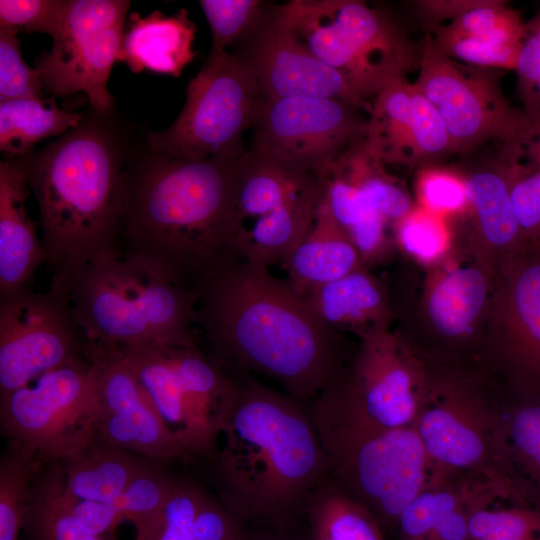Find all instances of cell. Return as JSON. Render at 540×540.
<instances>
[{
  "label": "cell",
  "instance_id": "1",
  "mask_svg": "<svg viewBox=\"0 0 540 540\" xmlns=\"http://www.w3.org/2000/svg\"><path fill=\"white\" fill-rule=\"evenodd\" d=\"M197 296V328L221 367L273 378L301 403L315 399L344 365L341 333L267 267L234 261Z\"/></svg>",
  "mask_w": 540,
  "mask_h": 540
},
{
  "label": "cell",
  "instance_id": "2",
  "mask_svg": "<svg viewBox=\"0 0 540 540\" xmlns=\"http://www.w3.org/2000/svg\"><path fill=\"white\" fill-rule=\"evenodd\" d=\"M153 156L127 173L119 248L197 295L214 273L240 260L234 219L240 157Z\"/></svg>",
  "mask_w": 540,
  "mask_h": 540
},
{
  "label": "cell",
  "instance_id": "3",
  "mask_svg": "<svg viewBox=\"0 0 540 540\" xmlns=\"http://www.w3.org/2000/svg\"><path fill=\"white\" fill-rule=\"evenodd\" d=\"M235 386L212 456L220 502L243 525L264 522L286 532L329 463L301 403L235 373Z\"/></svg>",
  "mask_w": 540,
  "mask_h": 540
},
{
  "label": "cell",
  "instance_id": "4",
  "mask_svg": "<svg viewBox=\"0 0 540 540\" xmlns=\"http://www.w3.org/2000/svg\"><path fill=\"white\" fill-rule=\"evenodd\" d=\"M22 158L39 207L51 285L119 247L127 172L108 133L79 125Z\"/></svg>",
  "mask_w": 540,
  "mask_h": 540
},
{
  "label": "cell",
  "instance_id": "5",
  "mask_svg": "<svg viewBox=\"0 0 540 540\" xmlns=\"http://www.w3.org/2000/svg\"><path fill=\"white\" fill-rule=\"evenodd\" d=\"M50 289L67 299L87 342L198 346L196 293L119 247L92 258Z\"/></svg>",
  "mask_w": 540,
  "mask_h": 540
},
{
  "label": "cell",
  "instance_id": "6",
  "mask_svg": "<svg viewBox=\"0 0 540 540\" xmlns=\"http://www.w3.org/2000/svg\"><path fill=\"white\" fill-rule=\"evenodd\" d=\"M273 12L368 103L418 68V44L389 14L363 1L291 0L274 5Z\"/></svg>",
  "mask_w": 540,
  "mask_h": 540
},
{
  "label": "cell",
  "instance_id": "7",
  "mask_svg": "<svg viewBox=\"0 0 540 540\" xmlns=\"http://www.w3.org/2000/svg\"><path fill=\"white\" fill-rule=\"evenodd\" d=\"M329 463L328 479L381 525L399 517L425 488L429 459L415 424L382 429L309 414Z\"/></svg>",
  "mask_w": 540,
  "mask_h": 540
},
{
  "label": "cell",
  "instance_id": "8",
  "mask_svg": "<svg viewBox=\"0 0 540 540\" xmlns=\"http://www.w3.org/2000/svg\"><path fill=\"white\" fill-rule=\"evenodd\" d=\"M265 101L242 54L209 56L189 81L180 114L165 130L148 134V148L178 158H239L243 134L254 127Z\"/></svg>",
  "mask_w": 540,
  "mask_h": 540
},
{
  "label": "cell",
  "instance_id": "9",
  "mask_svg": "<svg viewBox=\"0 0 540 540\" xmlns=\"http://www.w3.org/2000/svg\"><path fill=\"white\" fill-rule=\"evenodd\" d=\"M1 424L16 445L63 463L97 439L98 398L87 357H77L0 399Z\"/></svg>",
  "mask_w": 540,
  "mask_h": 540
},
{
  "label": "cell",
  "instance_id": "10",
  "mask_svg": "<svg viewBox=\"0 0 540 540\" xmlns=\"http://www.w3.org/2000/svg\"><path fill=\"white\" fill-rule=\"evenodd\" d=\"M360 337L353 360L310 402L308 412L382 429L414 425L425 394L404 345L387 328Z\"/></svg>",
  "mask_w": 540,
  "mask_h": 540
},
{
  "label": "cell",
  "instance_id": "11",
  "mask_svg": "<svg viewBox=\"0 0 540 540\" xmlns=\"http://www.w3.org/2000/svg\"><path fill=\"white\" fill-rule=\"evenodd\" d=\"M414 84L433 104L448 132L453 153H467L494 140L512 144L526 114L506 99L495 69L464 64L439 53L429 34L418 43Z\"/></svg>",
  "mask_w": 540,
  "mask_h": 540
},
{
  "label": "cell",
  "instance_id": "12",
  "mask_svg": "<svg viewBox=\"0 0 540 540\" xmlns=\"http://www.w3.org/2000/svg\"><path fill=\"white\" fill-rule=\"evenodd\" d=\"M362 112L331 98L266 100L252 128L251 149L292 172L323 178L346 149L365 137L368 116Z\"/></svg>",
  "mask_w": 540,
  "mask_h": 540
},
{
  "label": "cell",
  "instance_id": "13",
  "mask_svg": "<svg viewBox=\"0 0 540 540\" xmlns=\"http://www.w3.org/2000/svg\"><path fill=\"white\" fill-rule=\"evenodd\" d=\"M129 7L123 0H69L50 52L37 62L44 89L58 96L84 92L95 112L108 113L114 101L107 84Z\"/></svg>",
  "mask_w": 540,
  "mask_h": 540
},
{
  "label": "cell",
  "instance_id": "14",
  "mask_svg": "<svg viewBox=\"0 0 540 540\" xmlns=\"http://www.w3.org/2000/svg\"><path fill=\"white\" fill-rule=\"evenodd\" d=\"M67 299L31 287L0 296V399L84 352Z\"/></svg>",
  "mask_w": 540,
  "mask_h": 540
},
{
  "label": "cell",
  "instance_id": "15",
  "mask_svg": "<svg viewBox=\"0 0 540 540\" xmlns=\"http://www.w3.org/2000/svg\"><path fill=\"white\" fill-rule=\"evenodd\" d=\"M84 354L93 367L96 382L98 440L158 463L189 462L194 458L115 349L85 341Z\"/></svg>",
  "mask_w": 540,
  "mask_h": 540
},
{
  "label": "cell",
  "instance_id": "16",
  "mask_svg": "<svg viewBox=\"0 0 540 540\" xmlns=\"http://www.w3.org/2000/svg\"><path fill=\"white\" fill-rule=\"evenodd\" d=\"M364 144L384 165L408 168L433 166L454 154L439 113L408 79L373 99Z\"/></svg>",
  "mask_w": 540,
  "mask_h": 540
},
{
  "label": "cell",
  "instance_id": "17",
  "mask_svg": "<svg viewBox=\"0 0 540 540\" xmlns=\"http://www.w3.org/2000/svg\"><path fill=\"white\" fill-rule=\"evenodd\" d=\"M265 100L288 97L337 99L366 112L371 103L360 98L343 76L311 53L275 17L273 6L260 28L243 44Z\"/></svg>",
  "mask_w": 540,
  "mask_h": 540
},
{
  "label": "cell",
  "instance_id": "18",
  "mask_svg": "<svg viewBox=\"0 0 540 540\" xmlns=\"http://www.w3.org/2000/svg\"><path fill=\"white\" fill-rule=\"evenodd\" d=\"M415 427L430 463L472 469L486 463L495 449L506 455L504 423H494L486 408L460 392L424 397Z\"/></svg>",
  "mask_w": 540,
  "mask_h": 540
},
{
  "label": "cell",
  "instance_id": "19",
  "mask_svg": "<svg viewBox=\"0 0 540 540\" xmlns=\"http://www.w3.org/2000/svg\"><path fill=\"white\" fill-rule=\"evenodd\" d=\"M524 32L525 21L507 2L476 0L452 20L433 28L429 36L434 48L453 60L514 70Z\"/></svg>",
  "mask_w": 540,
  "mask_h": 540
},
{
  "label": "cell",
  "instance_id": "20",
  "mask_svg": "<svg viewBox=\"0 0 540 540\" xmlns=\"http://www.w3.org/2000/svg\"><path fill=\"white\" fill-rule=\"evenodd\" d=\"M497 293L505 351L540 388V247L526 246L504 259Z\"/></svg>",
  "mask_w": 540,
  "mask_h": 540
},
{
  "label": "cell",
  "instance_id": "21",
  "mask_svg": "<svg viewBox=\"0 0 540 540\" xmlns=\"http://www.w3.org/2000/svg\"><path fill=\"white\" fill-rule=\"evenodd\" d=\"M31 191L22 157L0 163V296L29 287L46 263L42 240L25 201Z\"/></svg>",
  "mask_w": 540,
  "mask_h": 540
},
{
  "label": "cell",
  "instance_id": "22",
  "mask_svg": "<svg viewBox=\"0 0 540 540\" xmlns=\"http://www.w3.org/2000/svg\"><path fill=\"white\" fill-rule=\"evenodd\" d=\"M196 25L186 9L172 16L155 10L146 17L133 12L123 35L118 61L134 73L144 70L179 77L195 57Z\"/></svg>",
  "mask_w": 540,
  "mask_h": 540
},
{
  "label": "cell",
  "instance_id": "23",
  "mask_svg": "<svg viewBox=\"0 0 540 540\" xmlns=\"http://www.w3.org/2000/svg\"><path fill=\"white\" fill-rule=\"evenodd\" d=\"M303 299L322 323L338 332L352 330L361 336L372 329L387 328V295L363 267L309 291Z\"/></svg>",
  "mask_w": 540,
  "mask_h": 540
},
{
  "label": "cell",
  "instance_id": "24",
  "mask_svg": "<svg viewBox=\"0 0 540 540\" xmlns=\"http://www.w3.org/2000/svg\"><path fill=\"white\" fill-rule=\"evenodd\" d=\"M284 265L286 282L301 297L363 267L356 248L330 215L322 197L312 227Z\"/></svg>",
  "mask_w": 540,
  "mask_h": 540
},
{
  "label": "cell",
  "instance_id": "25",
  "mask_svg": "<svg viewBox=\"0 0 540 540\" xmlns=\"http://www.w3.org/2000/svg\"><path fill=\"white\" fill-rule=\"evenodd\" d=\"M322 194L323 180L242 227L236 239L240 259L267 268L285 264L312 227Z\"/></svg>",
  "mask_w": 540,
  "mask_h": 540
},
{
  "label": "cell",
  "instance_id": "26",
  "mask_svg": "<svg viewBox=\"0 0 540 540\" xmlns=\"http://www.w3.org/2000/svg\"><path fill=\"white\" fill-rule=\"evenodd\" d=\"M468 207L485 244L504 254V259L524 249L525 244L512 206L507 163L498 155L493 164L464 176Z\"/></svg>",
  "mask_w": 540,
  "mask_h": 540
},
{
  "label": "cell",
  "instance_id": "27",
  "mask_svg": "<svg viewBox=\"0 0 540 540\" xmlns=\"http://www.w3.org/2000/svg\"><path fill=\"white\" fill-rule=\"evenodd\" d=\"M115 349L136 375L141 386L193 457L202 456L199 435L166 347L130 346Z\"/></svg>",
  "mask_w": 540,
  "mask_h": 540
},
{
  "label": "cell",
  "instance_id": "28",
  "mask_svg": "<svg viewBox=\"0 0 540 540\" xmlns=\"http://www.w3.org/2000/svg\"><path fill=\"white\" fill-rule=\"evenodd\" d=\"M151 462L96 439L61 463L64 493L77 500L113 502Z\"/></svg>",
  "mask_w": 540,
  "mask_h": 540
},
{
  "label": "cell",
  "instance_id": "29",
  "mask_svg": "<svg viewBox=\"0 0 540 540\" xmlns=\"http://www.w3.org/2000/svg\"><path fill=\"white\" fill-rule=\"evenodd\" d=\"M323 178L292 172L250 149L239 158L234 193L236 230L293 201Z\"/></svg>",
  "mask_w": 540,
  "mask_h": 540
},
{
  "label": "cell",
  "instance_id": "30",
  "mask_svg": "<svg viewBox=\"0 0 540 540\" xmlns=\"http://www.w3.org/2000/svg\"><path fill=\"white\" fill-rule=\"evenodd\" d=\"M488 291L487 276L478 267H458L443 274L427 298L433 328L445 338L463 337L479 321Z\"/></svg>",
  "mask_w": 540,
  "mask_h": 540
},
{
  "label": "cell",
  "instance_id": "31",
  "mask_svg": "<svg viewBox=\"0 0 540 540\" xmlns=\"http://www.w3.org/2000/svg\"><path fill=\"white\" fill-rule=\"evenodd\" d=\"M79 112L59 108L51 99L17 98L0 102V149L24 157L43 139L78 127Z\"/></svg>",
  "mask_w": 540,
  "mask_h": 540
},
{
  "label": "cell",
  "instance_id": "32",
  "mask_svg": "<svg viewBox=\"0 0 540 540\" xmlns=\"http://www.w3.org/2000/svg\"><path fill=\"white\" fill-rule=\"evenodd\" d=\"M303 511L309 540H384L375 517L328 478L310 495Z\"/></svg>",
  "mask_w": 540,
  "mask_h": 540
},
{
  "label": "cell",
  "instance_id": "33",
  "mask_svg": "<svg viewBox=\"0 0 540 540\" xmlns=\"http://www.w3.org/2000/svg\"><path fill=\"white\" fill-rule=\"evenodd\" d=\"M50 463L33 484L24 529L32 540H103L75 520L63 493L62 465Z\"/></svg>",
  "mask_w": 540,
  "mask_h": 540
},
{
  "label": "cell",
  "instance_id": "34",
  "mask_svg": "<svg viewBox=\"0 0 540 540\" xmlns=\"http://www.w3.org/2000/svg\"><path fill=\"white\" fill-rule=\"evenodd\" d=\"M37 457L17 445L3 457L0 465V540H18L24 528Z\"/></svg>",
  "mask_w": 540,
  "mask_h": 540
},
{
  "label": "cell",
  "instance_id": "35",
  "mask_svg": "<svg viewBox=\"0 0 540 540\" xmlns=\"http://www.w3.org/2000/svg\"><path fill=\"white\" fill-rule=\"evenodd\" d=\"M151 462L113 502H110L135 527L134 540H146L157 523L177 479Z\"/></svg>",
  "mask_w": 540,
  "mask_h": 540
},
{
  "label": "cell",
  "instance_id": "36",
  "mask_svg": "<svg viewBox=\"0 0 540 540\" xmlns=\"http://www.w3.org/2000/svg\"><path fill=\"white\" fill-rule=\"evenodd\" d=\"M199 4L211 30V57L228 51L233 44H244L271 9L260 0H201Z\"/></svg>",
  "mask_w": 540,
  "mask_h": 540
},
{
  "label": "cell",
  "instance_id": "37",
  "mask_svg": "<svg viewBox=\"0 0 540 540\" xmlns=\"http://www.w3.org/2000/svg\"><path fill=\"white\" fill-rule=\"evenodd\" d=\"M503 430L506 456L511 454L540 490V402L515 409Z\"/></svg>",
  "mask_w": 540,
  "mask_h": 540
},
{
  "label": "cell",
  "instance_id": "38",
  "mask_svg": "<svg viewBox=\"0 0 540 540\" xmlns=\"http://www.w3.org/2000/svg\"><path fill=\"white\" fill-rule=\"evenodd\" d=\"M503 160L508 166L510 197L522 238L527 246L540 247V168Z\"/></svg>",
  "mask_w": 540,
  "mask_h": 540
},
{
  "label": "cell",
  "instance_id": "39",
  "mask_svg": "<svg viewBox=\"0 0 540 540\" xmlns=\"http://www.w3.org/2000/svg\"><path fill=\"white\" fill-rule=\"evenodd\" d=\"M16 31L0 28V102L17 98H44L36 68L26 65Z\"/></svg>",
  "mask_w": 540,
  "mask_h": 540
},
{
  "label": "cell",
  "instance_id": "40",
  "mask_svg": "<svg viewBox=\"0 0 540 540\" xmlns=\"http://www.w3.org/2000/svg\"><path fill=\"white\" fill-rule=\"evenodd\" d=\"M203 492L195 484L177 479L146 540H196L194 516Z\"/></svg>",
  "mask_w": 540,
  "mask_h": 540
},
{
  "label": "cell",
  "instance_id": "41",
  "mask_svg": "<svg viewBox=\"0 0 540 540\" xmlns=\"http://www.w3.org/2000/svg\"><path fill=\"white\" fill-rule=\"evenodd\" d=\"M68 1L64 0H1L0 28L13 31L56 34Z\"/></svg>",
  "mask_w": 540,
  "mask_h": 540
},
{
  "label": "cell",
  "instance_id": "42",
  "mask_svg": "<svg viewBox=\"0 0 540 540\" xmlns=\"http://www.w3.org/2000/svg\"><path fill=\"white\" fill-rule=\"evenodd\" d=\"M459 505V499L452 492L425 487L399 517L403 540H427L439 521Z\"/></svg>",
  "mask_w": 540,
  "mask_h": 540
},
{
  "label": "cell",
  "instance_id": "43",
  "mask_svg": "<svg viewBox=\"0 0 540 540\" xmlns=\"http://www.w3.org/2000/svg\"><path fill=\"white\" fill-rule=\"evenodd\" d=\"M418 190L424 209L433 214L458 213L468 207L464 176L447 168H421Z\"/></svg>",
  "mask_w": 540,
  "mask_h": 540
},
{
  "label": "cell",
  "instance_id": "44",
  "mask_svg": "<svg viewBox=\"0 0 540 540\" xmlns=\"http://www.w3.org/2000/svg\"><path fill=\"white\" fill-rule=\"evenodd\" d=\"M514 71L521 109L528 116L540 115V8L525 21L524 38Z\"/></svg>",
  "mask_w": 540,
  "mask_h": 540
},
{
  "label": "cell",
  "instance_id": "45",
  "mask_svg": "<svg viewBox=\"0 0 540 540\" xmlns=\"http://www.w3.org/2000/svg\"><path fill=\"white\" fill-rule=\"evenodd\" d=\"M397 238L403 249L422 261L439 258L447 245V234L435 214L412 210L396 223Z\"/></svg>",
  "mask_w": 540,
  "mask_h": 540
},
{
  "label": "cell",
  "instance_id": "46",
  "mask_svg": "<svg viewBox=\"0 0 540 540\" xmlns=\"http://www.w3.org/2000/svg\"><path fill=\"white\" fill-rule=\"evenodd\" d=\"M196 540H246L245 525L224 505L203 492L194 516Z\"/></svg>",
  "mask_w": 540,
  "mask_h": 540
},
{
  "label": "cell",
  "instance_id": "47",
  "mask_svg": "<svg viewBox=\"0 0 540 540\" xmlns=\"http://www.w3.org/2000/svg\"><path fill=\"white\" fill-rule=\"evenodd\" d=\"M64 497L78 524L88 533L103 540L107 535L112 536L119 522L124 520L111 503L72 499L65 493Z\"/></svg>",
  "mask_w": 540,
  "mask_h": 540
},
{
  "label": "cell",
  "instance_id": "48",
  "mask_svg": "<svg viewBox=\"0 0 540 540\" xmlns=\"http://www.w3.org/2000/svg\"><path fill=\"white\" fill-rule=\"evenodd\" d=\"M499 155L507 161L540 168V115H526L525 124L516 140L501 147Z\"/></svg>",
  "mask_w": 540,
  "mask_h": 540
},
{
  "label": "cell",
  "instance_id": "49",
  "mask_svg": "<svg viewBox=\"0 0 540 540\" xmlns=\"http://www.w3.org/2000/svg\"><path fill=\"white\" fill-rule=\"evenodd\" d=\"M476 0H451V1H417L419 19L426 25L430 31L444 24L468 8H470Z\"/></svg>",
  "mask_w": 540,
  "mask_h": 540
},
{
  "label": "cell",
  "instance_id": "50",
  "mask_svg": "<svg viewBox=\"0 0 540 540\" xmlns=\"http://www.w3.org/2000/svg\"><path fill=\"white\" fill-rule=\"evenodd\" d=\"M246 540H289L285 533L278 532L276 530L272 531H262L258 533L247 534Z\"/></svg>",
  "mask_w": 540,
  "mask_h": 540
}]
</instances>
